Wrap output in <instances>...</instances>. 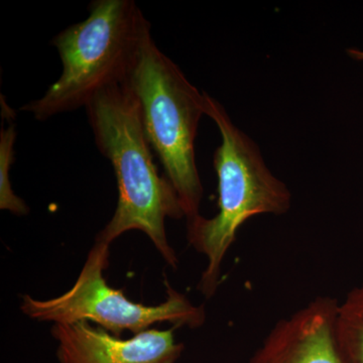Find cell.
I'll list each match as a JSON object with an SVG mask.
<instances>
[{"instance_id":"9c48e42d","label":"cell","mask_w":363,"mask_h":363,"mask_svg":"<svg viewBox=\"0 0 363 363\" xmlns=\"http://www.w3.org/2000/svg\"><path fill=\"white\" fill-rule=\"evenodd\" d=\"M11 121L6 128L2 125L0 130V209L23 216L28 214L30 208L21 198L14 194L11 182V171L16 160L14 145L18 135L16 123Z\"/></svg>"},{"instance_id":"3957f363","label":"cell","mask_w":363,"mask_h":363,"mask_svg":"<svg viewBox=\"0 0 363 363\" xmlns=\"http://www.w3.org/2000/svg\"><path fill=\"white\" fill-rule=\"evenodd\" d=\"M123 84L138 105L143 131L166 178L175 189L187 221L199 216L203 187L195 156V140L205 116L200 93L175 62L143 33Z\"/></svg>"},{"instance_id":"30bf717a","label":"cell","mask_w":363,"mask_h":363,"mask_svg":"<svg viewBox=\"0 0 363 363\" xmlns=\"http://www.w3.org/2000/svg\"><path fill=\"white\" fill-rule=\"evenodd\" d=\"M347 54L350 55L351 58L357 60V61H362L363 62V51H362V50L350 49L347 51Z\"/></svg>"},{"instance_id":"277c9868","label":"cell","mask_w":363,"mask_h":363,"mask_svg":"<svg viewBox=\"0 0 363 363\" xmlns=\"http://www.w3.org/2000/svg\"><path fill=\"white\" fill-rule=\"evenodd\" d=\"M86 20L52 40L61 76L21 111L40 121L86 107L95 95L125 80L143 33L150 28L133 0H94Z\"/></svg>"},{"instance_id":"5b68a950","label":"cell","mask_w":363,"mask_h":363,"mask_svg":"<svg viewBox=\"0 0 363 363\" xmlns=\"http://www.w3.org/2000/svg\"><path fill=\"white\" fill-rule=\"evenodd\" d=\"M109 247L95 241L75 284L63 295L45 301L23 296L21 305L23 314L37 321L55 324L92 321L119 338L124 331L136 335L164 322L177 329L199 328L205 323L204 306L193 305L185 295L174 290L168 281H164L168 298L157 306L133 302L123 290L107 285L104 271L109 266Z\"/></svg>"},{"instance_id":"6da1fadb","label":"cell","mask_w":363,"mask_h":363,"mask_svg":"<svg viewBox=\"0 0 363 363\" xmlns=\"http://www.w3.org/2000/svg\"><path fill=\"white\" fill-rule=\"evenodd\" d=\"M85 111L97 149L111 162L118 189L113 216L95 241L111 245L124 233L142 231L167 264L177 269L178 257L164 223L185 213L175 189L160 175L135 98L121 83L95 95Z\"/></svg>"},{"instance_id":"7a4b0ae2","label":"cell","mask_w":363,"mask_h":363,"mask_svg":"<svg viewBox=\"0 0 363 363\" xmlns=\"http://www.w3.org/2000/svg\"><path fill=\"white\" fill-rule=\"evenodd\" d=\"M205 116L218 128L221 143L213 156L218 178V213L187 221L188 241L206 257L207 267L198 284L206 298L216 293L226 252L241 226L262 214L283 215L292 195L284 182L267 168L259 147L233 123L223 105L204 92Z\"/></svg>"},{"instance_id":"ba28073f","label":"cell","mask_w":363,"mask_h":363,"mask_svg":"<svg viewBox=\"0 0 363 363\" xmlns=\"http://www.w3.org/2000/svg\"><path fill=\"white\" fill-rule=\"evenodd\" d=\"M336 336L345 363H363V283L338 303Z\"/></svg>"},{"instance_id":"8992f818","label":"cell","mask_w":363,"mask_h":363,"mask_svg":"<svg viewBox=\"0 0 363 363\" xmlns=\"http://www.w3.org/2000/svg\"><path fill=\"white\" fill-rule=\"evenodd\" d=\"M175 327L149 329L123 339L87 321L55 324L59 363H176L184 345L176 342Z\"/></svg>"},{"instance_id":"52a82bcc","label":"cell","mask_w":363,"mask_h":363,"mask_svg":"<svg viewBox=\"0 0 363 363\" xmlns=\"http://www.w3.org/2000/svg\"><path fill=\"white\" fill-rule=\"evenodd\" d=\"M338 303L318 296L279 320L250 363H345L336 336Z\"/></svg>"}]
</instances>
